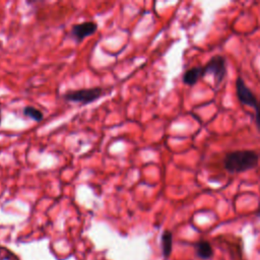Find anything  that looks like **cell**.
<instances>
[{
  "mask_svg": "<svg viewBox=\"0 0 260 260\" xmlns=\"http://www.w3.org/2000/svg\"><path fill=\"white\" fill-rule=\"evenodd\" d=\"M98 30V23L94 21H84L74 24L70 30V37L76 42H81L87 37L92 36Z\"/></svg>",
  "mask_w": 260,
  "mask_h": 260,
  "instance_id": "5b68a950",
  "label": "cell"
},
{
  "mask_svg": "<svg viewBox=\"0 0 260 260\" xmlns=\"http://www.w3.org/2000/svg\"><path fill=\"white\" fill-rule=\"evenodd\" d=\"M236 93L238 96V100L242 105L256 108L258 104V100L254 92L247 86L244 79L242 77H238L236 81Z\"/></svg>",
  "mask_w": 260,
  "mask_h": 260,
  "instance_id": "277c9868",
  "label": "cell"
},
{
  "mask_svg": "<svg viewBox=\"0 0 260 260\" xmlns=\"http://www.w3.org/2000/svg\"><path fill=\"white\" fill-rule=\"evenodd\" d=\"M160 246H161V253L164 258L167 260L171 256L173 250V233L171 231L166 230L160 238Z\"/></svg>",
  "mask_w": 260,
  "mask_h": 260,
  "instance_id": "ba28073f",
  "label": "cell"
},
{
  "mask_svg": "<svg viewBox=\"0 0 260 260\" xmlns=\"http://www.w3.org/2000/svg\"><path fill=\"white\" fill-rule=\"evenodd\" d=\"M255 124H256L257 130L260 132V100L258 101L257 107L255 108Z\"/></svg>",
  "mask_w": 260,
  "mask_h": 260,
  "instance_id": "8fae6325",
  "label": "cell"
},
{
  "mask_svg": "<svg viewBox=\"0 0 260 260\" xmlns=\"http://www.w3.org/2000/svg\"><path fill=\"white\" fill-rule=\"evenodd\" d=\"M22 113H23L24 116L30 118L31 120H34L36 122H41L44 119L43 112L40 111L39 109L35 108V107H31V106H25L23 108Z\"/></svg>",
  "mask_w": 260,
  "mask_h": 260,
  "instance_id": "9c48e42d",
  "label": "cell"
},
{
  "mask_svg": "<svg viewBox=\"0 0 260 260\" xmlns=\"http://www.w3.org/2000/svg\"><path fill=\"white\" fill-rule=\"evenodd\" d=\"M195 254L201 260H209L213 256V248L208 241L200 240L194 245Z\"/></svg>",
  "mask_w": 260,
  "mask_h": 260,
  "instance_id": "52a82bcc",
  "label": "cell"
},
{
  "mask_svg": "<svg viewBox=\"0 0 260 260\" xmlns=\"http://www.w3.org/2000/svg\"><path fill=\"white\" fill-rule=\"evenodd\" d=\"M0 260H20L16 254L8 248L0 246Z\"/></svg>",
  "mask_w": 260,
  "mask_h": 260,
  "instance_id": "30bf717a",
  "label": "cell"
},
{
  "mask_svg": "<svg viewBox=\"0 0 260 260\" xmlns=\"http://www.w3.org/2000/svg\"><path fill=\"white\" fill-rule=\"evenodd\" d=\"M202 77H203V66H196L186 70L183 74L182 80L186 85L193 86Z\"/></svg>",
  "mask_w": 260,
  "mask_h": 260,
  "instance_id": "8992f818",
  "label": "cell"
},
{
  "mask_svg": "<svg viewBox=\"0 0 260 260\" xmlns=\"http://www.w3.org/2000/svg\"><path fill=\"white\" fill-rule=\"evenodd\" d=\"M103 94L104 89L102 87H90L76 90H68L62 95V98L67 102L77 103L80 105H88L99 100Z\"/></svg>",
  "mask_w": 260,
  "mask_h": 260,
  "instance_id": "7a4b0ae2",
  "label": "cell"
},
{
  "mask_svg": "<svg viewBox=\"0 0 260 260\" xmlns=\"http://www.w3.org/2000/svg\"><path fill=\"white\" fill-rule=\"evenodd\" d=\"M223 168L229 173H244L258 166L259 155L251 149L234 150L223 157Z\"/></svg>",
  "mask_w": 260,
  "mask_h": 260,
  "instance_id": "6da1fadb",
  "label": "cell"
},
{
  "mask_svg": "<svg viewBox=\"0 0 260 260\" xmlns=\"http://www.w3.org/2000/svg\"><path fill=\"white\" fill-rule=\"evenodd\" d=\"M259 216H260V211H259Z\"/></svg>",
  "mask_w": 260,
  "mask_h": 260,
  "instance_id": "4fadbf2b",
  "label": "cell"
},
{
  "mask_svg": "<svg viewBox=\"0 0 260 260\" xmlns=\"http://www.w3.org/2000/svg\"><path fill=\"white\" fill-rule=\"evenodd\" d=\"M210 73L213 76L214 84L218 86L226 76V60L220 55H214L203 66V77Z\"/></svg>",
  "mask_w": 260,
  "mask_h": 260,
  "instance_id": "3957f363",
  "label": "cell"
},
{
  "mask_svg": "<svg viewBox=\"0 0 260 260\" xmlns=\"http://www.w3.org/2000/svg\"><path fill=\"white\" fill-rule=\"evenodd\" d=\"M1 121H2V117H1V111H0V125H1Z\"/></svg>",
  "mask_w": 260,
  "mask_h": 260,
  "instance_id": "7c38bea8",
  "label": "cell"
}]
</instances>
